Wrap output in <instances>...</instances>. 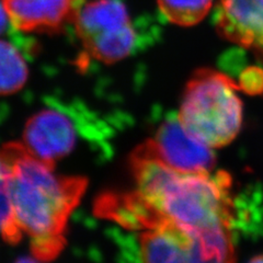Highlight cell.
I'll return each instance as SVG.
<instances>
[{
  "label": "cell",
  "mask_w": 263,
  "mask_h": 263,
  "mask_svg": "<svg viewBox=\"0 0 263 263\" xmlns=\"http://www.w3.org/2000/svg\"><path fill=\"white\" fill-rule=\"evenodd\" d=\"M130 167L144 199L197 238L203 262L235 261L230 236L234 202L228 174L181 172L135 152Z\"/></svg>",
  "instance_id": "6da1fadb"
},
{
  "label": "cell",
  "mask_w": 263,
  "mask_h": 263,
  "mask_svg": "<svg viewBox=\"0 0 263 263\" xmlns=\"http://www.w3.org/2000/svg\"><path fill=\"white\" fill-rule=\"evenodd\" d=\"M11 220L18 241L27 235L36 260L49 261L65 246L71 212L87 189V179L55 174V166L35 157L23 143L0 148Z\"/></svg>",
  "instance_id": "7a4b0ae2"
},
{
  "label": "cell",
  "mask_w": 263,
  "mask_h": 263,
  "mask_svg": "<svg viewBox=\"0 0 263 263\" xmlns=\"http://www.w3.org/2000/svg\"><path fill=\"white\" fill-rule=\"evenodd\" d=\"M240 90L226 73L196 70L184 89L178 117L183 126L209 147H225L239 134L242 125Z\"/></svg>",
  "instance_id": "3957f363"
},
{
  "label": "cell",
  "mask_w": 263,
  "mask_h": 263,
  "mask_svg": "<svg viewBox=\"0 0 263 263\" xmlns=\"http://www.w3.org/2000/svg\"><path fill=\"white\" fill-rule=\"evenodd\" d=\"M72 24L85 53L98 62H120L138 45V34L121 0H81Z\"/></svg>",
  "instance_id": "277c9868"
},
{
  "label": "cell",
  "mask_w": 263,
  "mask_h": 263,
  "mask_svg": "<svg viewBox=\"0 0 263 263\" xmlns=\"http://www.w3.org/2000/svg\"><path fill=\"white\" fill-rule=\"evenodd\" d=\"M80 112L65 105H48L27 122L23 145L35 156L48 163L64 159L76 149L79 138L88 137V123L79 119Z\"/></svg>",
  "instance_id": "5b68a950"
},
{
  "label": "cell",
  "mask_w": 263,
  "mask_h": 263,
  "mask_svg": "<svg viewBox=\"0 0 263 263\" xmlns=\"http://www.w3.org/2000/svg\"><path fill=\"white\" fill-rule=\"evenodd\" d=\"M134 152L181 172H211L216 162L213 148L193 136L178 114L169 115L154 136Z\"/></svg>",
  "instance_id": "8992f818"
},
{
  "label": "cell",
  "mask_w": 263,
  "mask_h": 263,
  "mask_svg": "<svg viewBox=\"0 0 263 263\" xmlns=\"http://www.w3.org/2000/svg\"><path fill=\"white\" fill-rule=\"evenodd\" d=\"M214 23L221 39L263 63V0H218Z\"/></svg>",
  "instance_id": "52a82bcc"
},
{
  "label": "cell",
  "mask_w": 263,
  "mask_h": 263,
  "mask_svg": "<svg viewBox=\"0 0 263 263\" xmlns=\"http://www.w3.org/2000/svg\"><path fill=\"white\" fill-rule=\"evenodd\" d=\"M8 18L18 31L60 33L72 23L81 0H2Z\"/></svg>",
  "instance_id": "ba28073f"
},
{
  "label": "cell",
  "mask_w": 263,
  "mask_h": 263,
  "mask_svg": "<svg viewBox=\"0 0 263 263\" xmlns=\"http://www.w3.org/2000/svg\"><path fill=\"white\" fill-rule=\"evenodd\" d=\"M138 260L144 262H203L197 238L167 219L138 236Z\"/></svg>",
  "instance_id": "9c48e42d"
},
{
  "label": "cell",
  "mask_w": 263,
  "mask_h": 263,
  "mask_svg": "<svg viewBox=\"0 0 263 263\" xmlns=\"http://www.w3.org/2000/svg\"><path fill=\"white\" fill-rule=\"evenodd\" d=\"M28 64L12 43L0 40V96L21 90L28 80Z\"/></svg>",
  "instance_id": "30bf717a"
},
{
  "label": "cell",
  "mask_w": 263,
  "mask_h": 263,
  "mask_svg": "<svg viewBox=\"0 0 263 263\" xmlns=\"http://www.w3.org/2000/svg\"><path fill=\"white\" fill-rule=\"evenodd\" d=\"M214 0H157L160 12L170 23L193 27L206 18Z\"/></svg>",
  "instance_id": "8fae6325"
},
{
  "label": "cell",
  "mask_w": 263,
  "mask_h": 263,
  "mask_svg": "<svg viewBox=\"0 0 263 263\" xmlns=\"http://www.w3.org/2000/svg\"><path fill=\"white\" fill-rule=\"evenodd\" d=\"M0 234L7 242H18L11 220V208L6 177L2 167H0Z\"/></svg>",
  "instance_id": "7c38bea8"
},
{
  "label": "cell",
  "mask_w": 263,
  "mask_h": 263,
  "mask_svg": "<svg viewBox=\"0 0 263 263\" xmlns=\"http://www.w3.org/2000/svg\"><path fill=\"white\" fill-rule=\"evenodd\" d=\"M240 89L250 95H258L263 92V70L252 67L243 71L239 82Z\"/></svg>",
  "instance_id": "4fadbf2b"
},
{
  "label": "cell",
  "mask_w": 263,
  "mask_h": 263,
  "mask_svg": "<svg viewBox=\"0 0 263 263\" xmlns=\"http://www.w3.org/2000/svg\"><path fill=\"white\" fill-rule=\"evenodd\" d=\"M9 18H8V14L5 10L4 5L2 3V0H0V35L3 34V33L6 31L7 27H8V23H9Z\"/></svg>",
  "instance_id": "5bb4252c"
},
{
  "label": "cell",
  "mask_w": 263,
  "mask_h": 263,
  "mask_svg": "<svg viewBox=\"0 0 263 263\" xmlns=\"http://www.w3.org/2000/svg\"><path fill=\"white\" fill-rule=\"evenodd\" d=\"M251 262H259V263H263V254H260V256L254 257L250 260Z\"/></svg>",
  "instance_id": "9a60e30c"
}]
</instances>
